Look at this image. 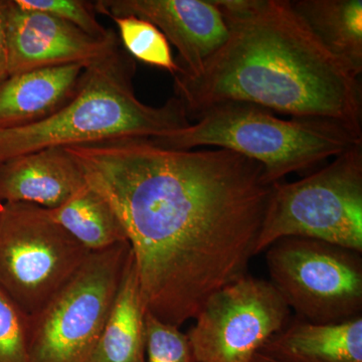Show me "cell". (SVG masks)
I'll use <instances>...</instances> for the list:
<instances>
[{
	"instance_id": "cell-1",
	"label": "cell",
	"mask_w": 362,
	"mask_h": 362,
	"mask_svg": "<svg viewBox=\"0 0 362 362\" xmlns=\"http://www.w3.org/2000/svg\"><path fill=\"white\" fill-rule=\"evenodd\" d=\"M65 148L122 223L148 313L180 327L247 275L273 188L258 162L146 138Z\"/></svg>"
},
{
	"instance_id": "cell-2",
	"label": "cell",
	"mask_w": 362,
	"mask_h": 362,
	"mask_svg": "<svg viewBox=\"0 0 362 362\" xmlns=\"http://www.w3.org/2000/svg\"><path fill=\"white\" fill-rule=\"evenodd\" d=\"M213 1L228 25L226 42L197 75L173 76L189 121L214 105L247 102L332 121L362 137L361 77L319 42L290 0Z\"/></svg>"
},
{
	"instance_id": "cell-3",
	"label": "cell",
	"mask_w": 362,
	"mask_h": 362,
	"mask_svg": "<svg viewBox=\"0 0 362 362\" xmlns=\"http://www.w3.org/2000/svg\"><path fill=\"white\" fill-rule=\"evenodd\" d=\"M134 71V61L121 49L86 66L77 94L61 110L32 125L0 129V163L39 150L154 137L190 125L175 97L160 107L139 101Z\"/></svg>"
},
{
	"instance_id": "cell-4",
	"label": "cell",
	"mask_w": 362,
	"mask_h": 362,
	"mask_svg": "<svg viewBox=\"0 0 362 362\" xmlns=\"http://www.w3.org/2000/svg\"><path fill=\"white\" fill-rule=\"evenodd\" d=\"M195 120L185 129L146 139L164 149L214 147L237 152L263 166L269 185L362 144L361 136L332 121L293 117L286 120L247 102L214 105Z\"/></svg>"
},
{
	"instance_id": "cell-5",
	"label": "cell",
	"mask_w": 362,
	"mask_h": 362,
	"mask_svg": "<svg viewBox=\"0 0 362 362\" xmlns=\"http://www.w3.org/2000/svg\"><path fill=\"white\" fill-rule=\"evenodd\" d=\"M290 237L362 254V144L313 175L273 185L255 252Z\"/></svg>"
},
{
	"instance_id": "cell-6",
	"label": "cell",
	"mask_w": 362,
	"mask_h": 362,
	"mask_svg": "<svg viewBox=\"0 0 362 362\" xmlns=\"http://www.w3.org/2000/svg\"><path fill=\"white\" fill-rule=\"evenodd\" d=\"M132 251L90 252L74 277L30 317V362H90Z\"/></svg>"
},
{
	"instance_id": "cell-7",
	"label": "cell",
	"mask_w": 362,
	"mask_h": 362,
	"mask_svg": "<svg viewBox=\"0 0 362 362\" xmlns=\"http://www.w3.org/2000/svg\"><path fill=\"white\" fill-rule=\"evenodd\" d=\"M44 207L4 202L0 289L33 316L74 277L90 255Z\"/></svg>"
},
{
	"instance_id": "cell-8",
	"label": "cell",
	"mask_w": 362,
	"mask_h": 362,
	"mask_svg": "<svg viewBox=\"0 0 362 362\" xmlns=\"http://www.w3.org/2000/svg\"><path fill=\"white\" fill-rule=\"evenodd\" d=\"M272 284L296 317L327 324L362 313L361 252L307 238H284L267 249Z\"/></svg>"
},
{
	"instance_id": "cell-9",
	"label": "cell",
	"mask_w": 362,
	"mask_h": 362,
	"mask_svg": "<svg viewBox=\"0 0 362 362\" xmlns=\"http://www.w3.org/2000/svg\"><path fill=\"white\" fill-rule=\"evenodd\" d=\"M187 332L195 362H250L291 320L270 281L249 274L207 299Z\"/></svg>"
},
{
	"instance_id": "cell-10",
	"label": "cell",
	"mask_w": 362,
	"mask_h": 362,
	"mask_svg": "<svg viewBox=\"0 0 362 362\" xmlns=\"http://www.w3.org/2000/svg\"><path fill=\"white\" fill-rule=\"evenodd\" d=\"M8 76L80 64L86 66L120 49L117 33L95 39L51 14L23 8L6 0Z\"/></svg>"
},
{
	"instance_id": "cell-11",
	"label": "cell",
	"mask_w": 362,
	"mask_h": 362,
	"mask_svg": "<svg viewBox=\"0 0 362 362\" xmlns=\"http://www.w3.org/2000/svg\"><path fill=\"white\" fill-rule=\"evenodd\" d=\"M97 13L153 23L178 52V74L195 76L226 42L228 28L213 0H99Z\"/></svg>"
},
{
	"instance_id": "cell-12",
	"label": "cell",
	"mask_w": 362,
	"mask_h": 362,
	"mask_svg": "<svg viewBox=\"0 0 362 362\" xmlns=\"http://www.w3.org/2000/svg\"><path fill=\"white\" fill-rule=\"evenodd\" d=\"M86 185L82 169L63 147L39 150L0 163L2 202L54 209Z\"/></svg>"
},
{
	"instance_id": "cell-13",
	"label": "cell",
	"mask_w": 362,
	"mask_h": 362,
	"mask_svg": "<svg viewBox=\"0 0 362 362\" xmlns=\"http://www.w3.org/2000/svg\"><path fill=\"white\" fill-rule=\"evenodd\" d=\"M86 66H54L8 76L0 82V129L49 118L77 94Z\"/></svg>"
},
{
	"instance_id": "cell-14",
	"label": "cell",
	"mask_w": 362,
	"mask_h": 362,
	"mask_svg": "<svg viewBox=\"0 0 362 362\" xmlns=\"http://www.w3.org/2000/svg\"><path fill=\"white\" fill-rule=\"evenodd\" d=\"M259 352L282 362H362V316L327 324L295 317Z\"/></svg>"
},
{
	"instance_id": "cell-15",
	"label": "cell",
	"mask_w": 362,
	"mask_h": 362,
	"mask_svg": "<svg viewBox=\"0 0 362 362\" xmlns=\"http://www.w3.org/2000/svg\"><path fill=\"white\" fill-rule=\"evenodd\" d=\"M146 313L132 255L90 362H146Z\"/></svg>"
},
{
	"instance_id": "cell-16",
	"label": "cell",
	"mask_w": 362,
	"mask_h": 362,
	"mask_svg": "<svg viewBox=\"0 0 362 362\" xmlns=\"http://www.w3.org/2000/svg\"><path fill=\"white\" fill-rule=\"evenodd\" d=\"M290 4L319 42L361 77V0H294Z\"/></svg>"
},
{
	"instance_id": "cell-17",
	"label": "cell",
	"mask_w": 362,
	"mask_h": 362,
	"mask_svg": "<svg viewBox=\"0 0 362 362\" xmlns=\"http://www.w3.org/2000/svg\"><path fill=\"white\" fill-rule=\"evenodd\" d=\"M47 211L57 225L90 252L128 242L110 204L88 185L65 204Z\"/></svg>"
},
{
	"instance_id": "cell-18",
	"label": "cell",
	"mask_w": 362,
	"mask_h": 362,
	"mask_svg": "<svg viewBox=\"0 0 362 362\" xmlns=\"http://www.w3.org/2000/svg\"><path fill=\"white\" fill-rule=\"evenodd\" d=\"M119 30V40L130 56L147 65L175 76L181 71L173 59L170 44L153 23L134 16L111 18Z\"/></svg>"
},
{
	"instance_id": "cell-19",
	"label": "cell",
	"mask_w": 362,
	"mask_h": 362,
	"mask_svg": "<svg viewBox=\"0 0 362 362\" xmlns=\"http://www.w3.org/2000/svg\"><path fill=\"white\" fill-rule=\"evenodd\" d=\"M30 317L0 289V362H30Z\"/></svg>"
},
{
	"instance_id": "cell-20",
	"label": "cell",
	"mask_w": 362,
	"mask_h": 362,
	"mask_svg": "<svg viewBox=\"0 0 362 362\" xmlns=\"http://www.w3.org/2000/svg\"><path fill=\"white\" fill-rule=\"evenodd\" d=\"M21 7L51 14L66 21L95 39L106 40L115 32L108 30L96 18L95 2L85 0H16Z\"/></svg>"
},
{
	"instance_id": "cell-21",
	"label": "cell",
	"mask_w": 362,
	"mask_h": 362,
	"mask_svg": "<svg viewBox=\"0 0 362 362\" xmlns=\"http://www.w3.org/2000/svg\"><path fill=\"white\" fill-rule=\"evenodd\" d=\"M146 362H195L187 335L180 327L146 313Z\"/></svg>"
},
{
	"instance_id": "cell-22",
	"label": "cell",
	"mask_w": 362,
	"mask_h": 362,
	"mask_svg": "<svg viewBox=\"0 0 362 362\" xmlns=\"http://www.w3.org/2000/svg\"><path fill=\"white\" fill-rule=\"evenodd\" d=\"M8 77V45H7L6 0H0V82Z\"/></svg>"
},
{
	"instance_id": "cell-23",
	"label": "cell",
	"mask_w": 362,
	"mask_h": 362,
	"mask_svg": "<svg viewBox=\"0 0 362 362\" xmlns=\"http://www.w3.org/2000/svg\"><path fill=\"white\" fill-rule=\"evenodd\" d=\"M250 362H282V361H277V359L273 358V357L266 356V354H262V352H257V354H255L254 356H252V358L251 359V361H250Z\"/></svg>"
},
{
	"instance_id": "cell-24",
	"label": "cell",
	"mask_w": 362,
	"mask_h": 362,
	"mask_svg": "<svg viewBox=\"0 0 362 362\" xmlns=\"http://www.w3.org/2000/svg\"><path fill=\"white\" fill-rule=\"evenodd\" d=\"M2 206H4V202L0 201V216H1Z\"/></svg>"
}]
</instances>
